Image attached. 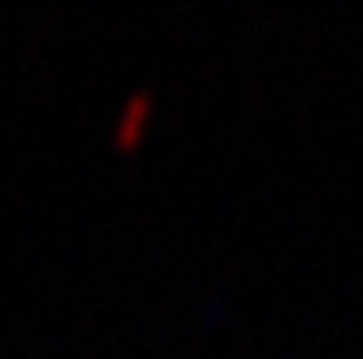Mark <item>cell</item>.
I'll use <instances>...</instances> for the list:
<instances>
[{"instance_id": "obj_1", "label": "cell", "mask_w": 363, "mask_h": 359, "mask_svg": "<svg viewBox=\"0 0 363 359\" xmlns=\"http://www.w3.org/2000/svg\"><path fill=\"white\" fill-rule=\"evenodd\" d=\"M146 105H150V92H134V96L125 101V113L117 117V138H121V143L134 138V130H138V121H143Z\"/></svg>"}]
</instances>
